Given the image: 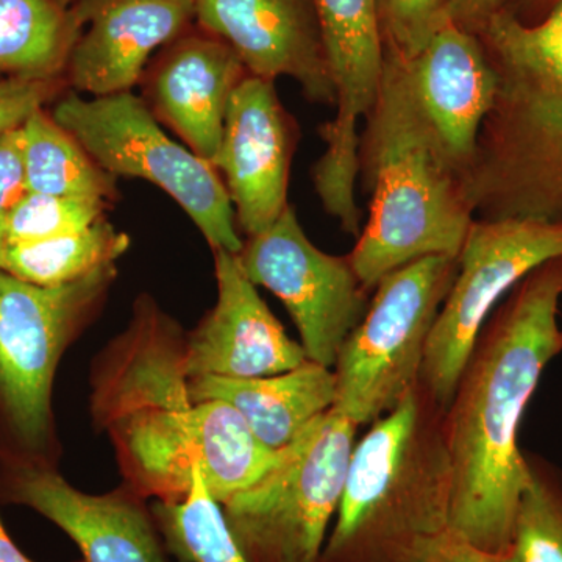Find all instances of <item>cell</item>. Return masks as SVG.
<instances>
[{
    "label": "cell",
    "instance_id": "cell-1",
    "mask_svg": "<svg viewBox=\"0 0 562 562\" xmlns=\"http://www.w3.org/2000/svg\"><path fill=\"white\" fill-rule=\"evenodd\" d=\"M187 331L149 294L133 302L127 327L94 358L90 412L116 453L122 484L144 501L179 503L199 469L220 505L280 458L228 403L195 402L184 368Z\"/></svg>",
    "mask_w": 562,
    "mask_h": 562
},
{
    "label": "cell",
    "instance_id": "cell-2",
    "mask_svg": "<svg viewBox=\"0 0 562 562\" xmlns=\"http://www.w3.org/2000/svg\"><path fill=\"white\" fill-rule=\"evenodd\" d=\"M561 297L562 257L520 280L484 324L443 414L450 527L490 552L512 549L528 482L519 430L543 371L562 353Z\"/></svg>",
    "mask_w": 562,
    "mask_h": 562
},
{
    "label": "cell",
    "instance_id": "cell-3",
    "mask_svg": "<svg viewBox=\"0 0 562 562\" xmlns=\"http://www.w3.org/2000/svg\"><path fill=\"white\" fill-rule=\"evenodd\" d=\"M360 138L372 191L368 224L349 257L362 286L419 260L458 258L472 222L469 173L450 157L414 98L401 58L386 52L382 88Z\"/></svg>",
    "mask_w": 562,
    "mask_h": 562
},
{
    "label": "cell",
    "instance_id": "cell-4",
    "mask_svg": "<svg viewBox=\"0 0 562 562\" xmlns=\"http://www.w3.org/2000/svg\"><path fill=\"white\" fill-rule=\"evenodd\" d=\"M476 36L498 83L469 173L475 220L562 222V0L532 24L503 9Z\"/></svg>",
    "mask_w": 562,
    "mask_h": 562
},
{
    "label": "cell",
    "instance_id": "cell-5",
    "mask_svg": "<svg viewBox=\"0 0 562 562\" xmlns=\"http://www.w3.org/2000/svg\"><path fill=\"white\" fill-rule=\"evenodd\" d=\"M446 409L419 382L355 443L321 562H413L450 527Z\"/></svg>",
    "mask_w": 562,
    "mask_h": 562
},
{
    "label": "cell",
    "instance_id": "cell-6",
    "mask_svg": "<svg viewBox=\"0 0 562 562\" xmlns=\"http://www.w3.org/2000/svg\"><path fill=\"white\" fill-rule=\"evenodd\" d=\"M116 276L110 262L83 279L38 286L0 271V464L58 468L55 375Z\"/></svg>",
    "mask_w": 562,
    "mask_h": 562
},
{
    "label": "cell",
    "instance_id": "cell-7",
    "mask_svg": "<svg viewBox=\"0 0 562 562\" xmlns=\"http://www.w3.org/2000/svg\"><path fill=\"white\" fill-rule=\"evenodd\" d=\"M358 425L335 408L322 414L265 475L222 506L250 562H321L341 503Z\"/></svg>",
    "mask_w": 562,
    "mask_h": 562
},
{
    "label": "cell",
    "instance_id": "cell-8",
    "mask_svg": "<svg viewBox=\"0 0 562 562\" xmlns=\"http://www.w3.org/2000/svg\"><path fill=\"white\" fill-rule=\"evenodd\" d=\"M457 272L458 258L431 255L376 283L333 366L336 412L358 427L371 425L419 384L425 347Z\"/></svg>",
    "mask_w": 562,
    "mask_h": 562
},
{
    "label": "cell",
    "instance_id": "cell-9",
    "mask_svg": "<svg viewBox=\"0 0 562 562\" xmlns=\"http://www.w3.org/2000/svg\"><path fill=\"white\" fill-rule=\"evenodd\" d=\"M52 117L103 171L150 181L171 195L211 249L241 251L231 194L216 166L169 138L131 91L90 101L70 94L55 105Z\"/></svg>",
    "mask_w": 562,
    "mask_h": 562
},
{
    "label": "cell",
    "instance_id": "cell-10",
    "mask_svg": "<svg viewBox=\"0 0 562 562\" xmlns=\"http://www.w3.org/2000/svg\"><path fill=\"white\" fill-rule=\"evenodd\" d=\"M562 257V222L475 220L425 347L420 383L449 408L462 369L497 303L543 262Z\"/></svg>",
    "mask_w": 562,
    "mask_h": 562
},
{
    "label": "cell",
    "instance_id": "cell-11",
    "mask_svg": "<svg viewBox=\"0 0 562 562\" xmlns=\"http://www.w3.org/2000/svg\"><path fill=\"white\" fill-rule=\"evenodd\" d=\"M336 95V114L321 127L324 155L313 169L322 205L350 235L361 232L355 198L360 176L358 124L382 88L386 49L376 0H313Z\"/></svg>",
    "mask_w": 562,
    "mask_h": 562
},
{
    "label": "cell",
    "instance_id": "cell-12",
    "mask_svg": "<svg viewBox=\"0 0 562 562\" xmlns=\"http://www.w3.org/2000/svg\"><path fill=\"white\" fill-rule=\"evenodd\" d=\"M238 260L251 283L286 306L308 360L333 369L371 303L349 257L314 246L288 205L268 231L244 241Z\"/></svg>",
    "mask_w": 562,
    "mask_h": 562
},
{
    "label": "cell",
    "instance_id": "cell-13",
    "mask_svg": "<svg viewBox=\"0 0 562 562\" xmlns=\"http://www.w3.org/2000/svg\"><path fill=\"white\" fill-rule=\"evenodd\" d=\"M0 505L38 513L69 536L83 562H169L147 501L125 484L87 494L58 468L0 464Z\"/></svg>",
    "mask_w": 562,
    "mask_h": 562
},
{
    "label": "cell",
    "instance_id": "cell-14",
    "mask_svg": "<svg viewBox=\"0 0 562 562\" xmlns=\"http://www.w3.org/2000/svg\"><path fill=\"white\" fill-rule=\"evenodd\" d=\"M297 125L281 105L272 80L246 76L233 92L220 151L236 222L247 236L268 231L288 209Z\"/></svg>",
    "mask_w": 562,
    "mask_h": 562
},
{
    "label": "cell",
    "instance_id": "cell-15",
    "mask_svg": "<svg viewBox=\"0 0 562 562\" xmlns=\"http://www.w3.org/2000/svg\"><path fill=\"white\" fill-rule=\"evenodd\" d=\"M217 302L194 330L187 333L184 368L190 379H258L292 371L308 361L302 344L258 294L238 255L213 250Z\"/></svg>",
    "mask_w": 562,
    "mask_h": 562
},
{
    "label": "cell",
    "instance_id": "cell-16",
    "mask_svg": "<svg viewBox=\"0 0 562 562\" xmlns=\"http://www.w3.org/2000/svg\"><path fill=\"white\" fill-rule=\"evenodd\" d=\"M195 16L241 58L247 74L291 77L306 99L335 105L313 0H194Z\"/></svg>",
    "mask_w": 562,
    "mask_h": 562
},
{
    "label": "cell",
    "instance_id": "cell-17",
    "mask_svg": "<svg viewBox=\"0 0 562 562\" xmlns=\"http://www.w3.org/2000/svg\"><path fill=\"white\" fill-rule=\"evenodd\" d=\"M401 60L425 116L453 161L471 173L498 83L482 40L449 21L413 58Z\"/></svg>",
    "mask_w": 562,
    "mask_h": 562
},
{
    "label": "cell",
    "instance_id": "cell-18",
    "mask_svg": "<svg viewBox=\"0 0 562 562\" xmlns=\"http://www.w3.org/2000/svg\"><path fill=\"white\" fill-rule=\"evenodd\" d=\"M74 11L90 29L70 52L69 80L94 98L131 91L151 52L195 16L194 0H80Z\"/></svg>",
    "mask_w": 562,
    "mask_h": 562
},
{
    "label": "cell",
    "instance_id": "cell-19",
    "mask_svg": "<svg viewBox=\"0 0 562 562\" xmlns=\"http://www.w3.org/2000/svg\"><path fill=\"white\" fill-rule=\"evenodd\" d=\"M246 76L241 58L224 41L190 36L173 44L155 68L150 102L190 150L213 165L228 103Z\"/></svg>",
    "mask_w": 562,
    "mask_h": 562
},
{
    "label": "cell",
    "instance_id": "cell-20",
    "mask_svg": "<svg viewBox=\"0 0 562 562\" xmlns=\"http://www.w3.org/2000/svg\"><path fill=\"white\" fill-rule=\"evenodd\" d=\"M190 392L195 402L232 405L255 438L279 452L333 408L336 380L333 369L308 360L292 371L258 379L195 376Z\"/></svg>",
    "mask_w": 562,
    "mask_h": 562
},
{
    "label": "cell",
    "instance_id": "cell-21",
    "mask_svg": "<svg viewBox=\"0 0 562 562\" xmlns=\"http://www.w3.org/2000/svg\"><path fill=\"white\" fill-rule=\"evenodd\" d=\"M80 25L58 0H0V76L58 79Z\"/></svg>",
    "mask_w": 562,
    "mask_h": 562
},
{
    "label": "cell",
    "instance_id": "cell-22",
    "mask_svg": "<svg viewBox=\"0 0 562 562\" xmlns=\"http://www.w3.org/2000/svg\"><path fill=\"white\" fill-rule=\"evenodd\" d=\"M22 132L29 192L101 201L114 198V177L44 110L32 114Z\"/></svg>",
    "mask_w": 562,
    "mask_h": 562
},
{
    "label": "cell",
    "instance_id": "cell-23",
    "mask_svg": "<svg viewBox=\"0 0 562 562\" xmlns=\"http://www.w3.org/2000/svg\"><path fill=\"white\" fill-rule=\"evenodd\" d=\"M128 247L131 238L102 217L58 238L0 247V271L38 286H58L116 262Z\"/></svg>",
    "mask_w": 562,
    "mask_h": 562
},
{
    "label": "cell",
    "instance_id": "cell-24",
    "mask_svg": "<svg viewBox=\"0 0 562 562\" xmlns=\"http://www.w3.org/2000/svg\"><path fill=\"white\" fill-rule=\"evenodd\" d=\"M166 550L179 562H250L233 538L220 503L211 497L199 469L192 490L179 503L150 506Z\"/></svg>",
    "mask_w": 562,
    "mask_h": 562
},
{
    "label": "cell",
    "instance_id": "cell-25",
    "mask_svg": "<svg viewBox=\"0 0 562 562\" xmlns=\"http://www.w3.org/2000/svg\"><path fill=\"white\" fill-rule=\"evenodd\" d=\"M528 482L514 516L512 553L517 562H562V471L525 452Z\"/></svg>",
    "mask_w": 562,
    "mask_h": 562
},
{
    "label": "cell",
    "instance_id": "cell-26",
    "mask_svg": "<svg viewBox=\"0 0 562 562\" xmlns=\"http://www.w3.org/2000/svg\"><path fill=\"white\" fill-rule=\"evenodd\" d=\"M101 199L58 198L27 192L0 225V247L58 238L85 231L103 217Z\"/></svg>",
    "mask_w": 562,
    "mask_h": 562
},
{
    "label": "cell",
    "instance_id": "cell-27",
    "mask_svg": "<svg viewBox=\"0 0 562 562\" xmlns=\"http://www.w3.org/2000/svg\"><path fill=\"white\" fill-rule=\"evenodd\" d=\"M452 0H376L387 54L409 60L432 33L449 22Z\"/></svg>",
    "mask_w": 562,
    "mask_h": 562
},
{
    "label": "cell",
    "instance_id": "cell-28",
    "mask_svg": "<svg viewBox=\"0 0 562 562\" xmlns=\"http://www.w3.org/2000/svg\"><path fill=\"white\" fill-rule=\"evenodd\" d=\"M58 91V79L0 80V135L20 128Z\"/></svg>",
    "mask_w": 562,
    "mask_h": 562
},
{
    "label": "cell",
    "instance_id": "cell-29",
    "mask_svg": "<svg viewBox=\"0 0 562 562\" xmlns=\"http://www.w3.org/2000/svg\"><path fill=\"white\" fill-rule=\"evenodd\" d=\"M27 192L24 132L13 128L0 135V225Z\"/></svg>",
    "mask_w": 562,
    "mask_h": 562
},
{
    "label": "cell",
    "instance_id": "cell-30",
    "mask_svg": "<svg viewBox=\"0 0 562 562\" xmlns=\"http://www.w3.org/2000/svg\"><path fill=\"white\" fill-rule=\"evenodd\" d=\"M413 562H517L508 552H490L475 546L452 527L424 543Z\"/></svg>",
    "mask_w": 562,
    "mask_h": 562
},
{
    "label": "cell",
    "instance_id": "cell-31",
    "mask_svg": "<svg viewBox=\"0 0 562 562\" xmlns=\"http://www.w3.org/2000/svg\"><path fill=\"white\" fill-rule=\"evenodd\" d=\"M505 3L506 0H452L447 18L458 27L479 35L495 13L506 9Z\"/></svg>",
    "mask_w": 562,
    "mask_h": 562
},
{
    "label": "cell",
    "instance_id": "cell-32",
    "mask_svg": "<svg viewBox=\"0 0 562 562\" xmlns=\"http://www.w3.org/2000/svg\"><path fill=\"white\" fill-rule=\"evenodd\" d=\"M0 562H35L14 543L2 519H0Z\"/></svg>",
    "mask_w": 562,
    "mask_h": 562
},
{
    "label": "cell",
    "instance_id": "cell-33",
    "mask_svg": "<svg viewBox=\"0 0 562 562\" xmlns=\"http://www.w3.org/2000/svg\"><path fill=\"white\" fill-rule=\"evenodd\" d=\"M524 3H527V5H546V3H553L557 2V0H522Z\"/></svg>",
    "mask_w": 562,
    "mask_h": 562
},
{
    "label": "cell",
    "instance_id": "cell-34",
    "mask_svg": "<svg viewBox=\"0 0 562 562\" xmlns=\"http://www.w3.org/2000/svg\"><path fill=\"white\" fill-rule=\"evenodd\" d=\"M58 2H61V0H58Z\"/></svg>",
    "mask_w": 562,
    "mask_h": 562
}]
</instances>
